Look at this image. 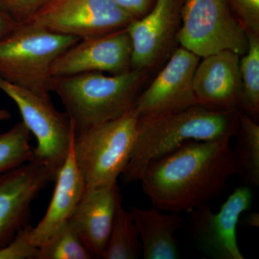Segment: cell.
Here are the masks:
<instances>
[{
	"label": "cell",
	"mask_w": 259,
	"mask_h": 259,
	"mask_svg": "<svg viewBox=\"0 0 259 259\" xmlns=\"http://www.w3.org/2000/svg\"><path fill=\"white\" fill-rule=\"evenodd\" d=\"M130 212L139 230L145 259L178 258L175 233L186 225L179 213L164 214L154 206L150 209L132 207Z\"/></svg>",
	"instance_id": "e0dca14e"
},
{
	"label": "cell",
	"mask_w": 259,
	"mask_h": 259,
	"mask_svg": "<svg viewBox=\"0 0 259 259\" xmlns=\"http://www.w3.org/2000/svg\"><path fill=\"white\" fill-rule=\"evenodd\" d=\"M122 201L117 183L86 188L70 223L94 258H102L113 223L117 205Z\"/></svg>",
	"instance_id": "9a60e30c"
},
{
	"label": "cell",
	"mask_w": 259,
	"mask_h": 259,
	"mask_svg": "<svg viewBox=\"0 0 259 259\" xmlns=\"http://www.w3.org/2000/svg\"><path fill=\"white\" fill-rule=\"evenodd\" d=\"M252 199L248 187H238L217 213L207 204L191 210V235L199 249L209 258L244 259L237 241L236 229L241 214L251 205Z\"/></svg>",
	"instance_id": "30bf717a"
},
{
	"label": "cell",
	"mask_w": 259,
	"mask_h": 259,
	"mask_svg": "<svg viewBox=\"0 0 259 259\" xmlns=\"http://www.w3.org/2000/svg\"><path fill=\"white\" fill-rule=\"evenodd\" d=\"M240 110H218L194 105L181 111L139 120L136 141L122 176L125 185L139 182L153 162L189 141L231 139L239 126Z\"/></svg>",
	"instance_id": "7a4b0ae2"
},
{
	"label": "cell",
	"mask_w": 259,
	"mask_h": 259,
	"mask_svg": "<svg viewBox=\"0 0 259 259\" xmlns=\"http://www.w3.org/2000/svg\"><path fill=\"white\" fill-rule=\"evenodd\" d=\"M10 118V112L4 109H0V121L8 120Z\"/></svg>",
	"instance_id": "f1b7e54d"
},
{
	"label": "cell",
	"mask_w": 259,
	"mask_h": 259,
	"mask_svg": "<svg viewBox=\"0 0 259 259\" xmlns=\"http://www.w3.org/2000/svg\"><path fill=\"white\" fill-rule=\"evenodd\" d=\"M142 251L140 234L130 211L117 205L115 218L102 258L136 259Z\"/></svg>",
	"instance_id": "d6986e66"
},
{
	"label": "cell",
	"mask_w": 259,
	"mask_h": 259,
	"mask_svg": "<svg viewBox=\"0 0 259 259\" xmlns=\"http://www.w3.org/2000/svg\"><path fill=\"white\" fill-rule=\"evenodd\" d=\"M245 31L259 35V0H227Z\"/></svg>",
	"instance_id": "cb8c5ba5"
},
{
	"label": "cell",
	"mask_w": 259,
	"mask_h": 259,
	"mask_svg": "<svg viewBox=\"0 0 259 259\" xmlns=\"http://www.w3.org/2000/svg\"><path fill=\"white\" fill-rule=\"evenodd\" d=\"M49 0H0V10L18 25L28 23Z\"/></svg>",
	"instance_id": "603a6c76"
},
{
	"label": "cell",
	"mask_w": 259,
	"mask_h": 259,
	"mask_svg": "<svg viewBox=\"0 0 259 259\" xmlns=\"http://www.w3.org/2000/svg\"><path fill=\"white\" fill-rule=\"evenodd\" d=\"M54 182L55 190L45 215L35 228H30V242L37 248L69 221L86 190L84 181L75 163L72 144Z\"/></svg>",
	"instance_id": "2e32d148"
},
{
	"label": "cell",
	"mask_w": 259,
	"mask_h": 259,
	"mask_svg": "<svg viewBox=\"0 0 259 259\" xmlns=\"http://www.w3.org/2000/svg\"><path fill=\"white\" fill-rule=\"evenodd\" d=\"M237 141L233 148L236 175L245 183L259 185V125L243 111L239 112Z\"/></svg>",
	"instance_id": "ac0fdd59"
},
{
	"label": "cell",
	"mask_w": 259,
	"mask_h": 259,
	"mask_svg": "<svg viewBox=\"0 0 259 259\" xmlns=\"http://www.w3.org/2000/svg\"><path fill=\"white\" fill-rule=\"evenodd\" d=\"M134 19L144 16L153 8L156 0H113Z\"/></svg>",
	"instance_id": "484cf974"
},
{
	"label": "cell",
	"mask_w": 259,
	"mask_h": 259,
	"mask_svg": "<svg viewBox=\"0 0 259 259\" xmlns=\"http://www.w3.org/2000/svg\"><path fill=\"white\" fill-rule=\"evenodd\" d=\"M55 179L47 166L34 160L0 175V248L28 226L32 202Z\"/></svg>",
	"instance_id": "7c38bea8"
},
{
	"label": "cell",
	"mask_w": 259,
	"mask_h": 259,
	"mask_svg": "<svg viewBox=\"0 0 259 259\" xmlns=\"http://www.w3.org/2000/svg\"><path fill=\"white\" fill-rule=\"evenodd\" d=\"M246 32L248 49L240 59L241 108L256 121L259 114V35Z\"/></svg>",
	"instance_id": "ffe728a7"
},
{
	"label": "cell",
	"mask_w": 259,
	"mask_h": 259,
	"mask_svg": "<svg viewBox=\"0 0 259 259\" xmlns=\"http://www.w3.org/2000/svg\"><path fill=\"white\" fill-rule=\"evenodd\" d=\"M230 141H189L151 163L139 181L153 206L190 212L219 195L236 175Z\"/></svg>",
	"instance_id": "6da1fadb"
},
{
	"label": "cell",
	"mask_w": 259,
	"mask_h": 259,
	"mask_svg": "<svg viewBox=\"0 0 259 259\" xmlns=\"http://www.w3.org/2000/svg\"><path fill=\"white\" fill-rule=\"evenodd\" d=\"M18 25L0 10V39L14 30Z\"/></svg>",
	"instance_id": "4316f807"
},
{
	"label": "cell",
	"mask_w": 259,
	"mask_h": 259,
	"mask_svg": "<svg viewBox=\"0 0 259 259\" xmlns=\"http://www.w3.org/2000/svg\"><path fill=\"white\" fill-rule=\"evenodd\" d=\"M245 224L253 228L259 226V214L258 212H250L245 219Z\"/></svg>",
	"instance_id": "83f0119b"
},
{
	"label": "cell",
	"mask_w": 259,
	"mask_h": 259,
	"mask_svg": "<svg viewBox=\"0 0 259 259\" xmlns=\"http://www.w3.org/2000/svg\"><path fill=\"white\" fill-rule=\"evenodd\" d=\"M199 57L184 48L177 49L152 82L135 102L139 120L153 118L197 105L193 89Z\"/></svg>",
	"instance_id": "9c48e42d"
},
{
	"label": "cell",
	"mask_w": 259,
	"mask_h": 259,
	"mask_svg": "<svg viewBox=\"0 0 259 259\" xmlns=\"http://www.w3.org/2000/svg\"><path fill=\"white\" fill-rule=\"evenodd\" d=\"M70 221L64 223L40 247L36 259L93 258Z\"/></svg>",
	"instance_id": "44dd1931"
},
{
	"label": "cell",
	"mask_w": 259,
	"mask_h": 259,
	"mask_svg": "<svg viewBox=\"0 0 259 259\" xmlns=\"http://www.w3.org/2000/svg\"><path fill=\"white\" fill-rule=\"evenodd\" d=\"M193 78L197 103L218 110H239L242 83L240 56L222 51L202 58Z\"/></svg>",
	"instance_id": "5bb4252c"
},
{
	"label": "cell",
	"mask_w": 259,
	"mask_h": 259,
	"mask_svg": "<svg viewBox=\"0 0 259 259\" xmlns=\"http://www.w3.org/2000/svg\"><path fill=\"white\" fill-rule=\"evenodd\" d=\"M0 90L18 106L23 122L37 140L34 161L47 167L56 177L71 149L75 132L67 114L59 112L50 100L0 77Z\"/></svg>",
	"instance_id": "52a82bcc"
},
{
	"label": "cell",
	"mask_w": 259,
	"mask_h": 259,
	"mask_svg": "<svg viewBox=\"0 0 259 259\" xmlns=\"http://www.w3.org/2000/svg\"><path fill=\"white\" fill-rule=\"evenodd\" d=\"M133 20L113 0H49L28 23L83 39L125 28Z\"/></svg>",
	"instance_id": "ba28073f"
},
{
	"label": "cell",
	"mask_w": 259,
	"mask_h": 259,
	"mask_svg": "<svg viewBox=\"0 0 259 259\" xmlns=\"http://www.w3.org/2000/svg\"><path fill=\"white\" fill-rule=\"evenodd\" d=\"M139 118L134 109L100 125L75 134L72 152L86 188L117 183L136 141Z\"/></svg>",
	"instance_id": "5b68a950"
},
{
	"label": "cell",
	"mask_w": 259,
	"mask_h": 259,
	"mask_svg": "<svg viewBox=\"0 0 259 259\" xmlns=\"http://www.w3.org/2000/svg\"><path fill=\"white\" fill-rule=\"evenodd\" d=\"M80 40L33 23L18 25L0 39V77L49 96L51 66L63 52Z\"/></svg>",
	"instance_id": "277c9868"
},
{
	"label": "cell",
	"mask_w": 259,
	"mask_h": 259,
	"mask_svg": "<svg viewBox=\"0 0 259 259\" xmlns=\"http://www.w3.org/2000/svg\"><path fill=\"white\" fill-rule=\"evenodd\" d=\"M179 11L176 0H156L144 16L126 27L132 45L131 68L147 71L166 54L176 34Z\"/></svg>",
	"instance_id": "4fadbf2b"
},
{
	"label": "cell",
	"mask_w": 259,
	"mask_h": 259,
	"mask_svg": "<svg viewBox=\"0 0 259 259\" xmlns=\"http://www.w3.org/2000/svg\"><path fill=\"white\" fill-rule=\"evenodd\" d=\"M31 133L23 122L0 134V175L33 159Z\"/></svg>",
	"instance_id": "7402d4cb"
},
{
	"label": "cell",
	"mask_w": 259,
	"mask_h": 259,
	"mask_svg": "<svg viewBox=\"0 0 259 259\" xmlns=\"http://www.w3.org/2000/svg\"><path fill=\"white\" fill-rule=\"evenodd\" d=\"M147 78V71L133 69L111 76L88 72L52 76L50 91L61 99L77 134L133 109Z\"/></svg>",
	"instance_id": "3957f363"
},
{
	"label": "cell",
	"mask_w": 259,
	"mask_h": 259,
	"mask_svg": "<svg viewBox=\"0 0 259 259\" xmlns=\"http://www.w3.org/2000/svg\"><path fill=\"white\" fill-rule=\"evenodd\" d=\"M181 19L177 40L199 58L226 51L241 56L248 49L247 32L227 0H185Z\"/></svg>",
	"instance_id": "8992f818"
},
{
	"label": "cell",
	"mask_w": 259,
	"mask_h": 259,
	"mask_svg": "<svg viewBox=\"0 0 259 259\" xmlns=\"http://www.w3.org/2000/svg\"><path fill=\"white\" fill-rule=\"evenodd\" d=\"M131 54L132 45L126 28L81 39L56 59L51 76L88 72L122 74L132 69Z\"/></svg>",
	"instance_id": "8fae6325"
},
{
	"label": "cell",
	"mask_w": 259,
	"mask_h": 259,
	"mask_svg": "<svg viewBox=\"0 0 259 259\" xmlns=\"http://www.w3.org/2000/svg\"><path fill=\"white\" fill-rule=\"evenodd\" d=\"M30 228H24L9 244L0 248V259H36L37 248L30 242Z\"/></svg>",
	"instance_id": "d4e9b609"
}]
</instances>
